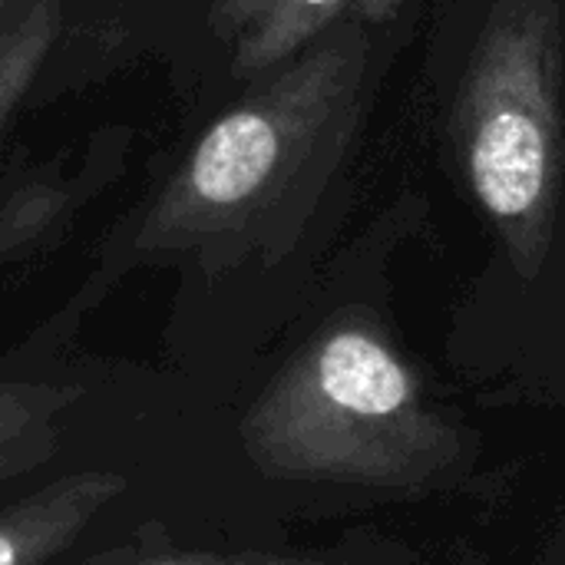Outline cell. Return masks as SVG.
Returning a JSON list of instances; mask_svg holds the SVG:
<instances>
[{"label":"cell","mask_w":565,"mask_h":565,"mask_svg":"<svg viewBox=\"0 0 565 565\" xmlns=\"http://www.w3.org/2000/svg\"><path fill=\"white\" fill-rule=\"evenodd\" d=\"M371 63L364 23H344L218 116L139 228V248H209L248 235L338 162Z\"/></svg>","instance_id":"cell-1"},{"label":"cell","mask_w":565,"mask_h":565,"mask_svg":"<svg viewBox=\"0 0 565 565\" xmlns=\"http://www.w3.org/2000/svg\"><path fill=\"white\" fill-rule=\"evenodd\" d=\"M563 13L556 0H497L460 79L454 139L513 268L546 265L563 179Z\"/></svg>","instance_id":"cell-2"},{"label":"cell","mask_w":565,"mask_h":565,"mask_svg":"<svg viewBox=\"0 0 565 565\" xmlns=\"http://www.w3.org/2000/svg\"><path fill=\"white\" fill-rule=\"evenodd\" d=\"M417 381L364 324L315 338L252 404L242 447L268 477L391 480L420 437Z\"/></svg>","instance_id":"cell-3"},{"label":"cell","mask_w":565,"mask_h":565,"mask_svg":"<svg viewBox=\"0 0 565 565\" xmlns=\"http://www.w3.org/2000/svg\"><path fill=\"white\" fill-rule=\"evenodd\" d=\"M126 480L106 470L60 477L0 510V565H46L122 497Z\"/></svg>","instance_id":"cell-4"},{"label":"cell","mask_w":565,"mask_h":565,"mask_svg":"<svg viewBox=\"0 0 565 565\" xmlns=\"http://www.w3.org/2000/svg\"><path fill=\"white\" fill-rule=\"evenodd\" d=\"M79 401V387L0 384V483L36 470L60 444V417Z\"/></svg>","instance_id":"cell-5"},{"label":"cell","mask_w":565,"mask_h":565,"mask_svg":"<svg viewBox=\"0 0 565 565\" xmlns=\"http://www.w3.org/2000/svg\"><path fill=\"white\" fill-rule=\"evenodd\" d=\"M348 0H271L235 40V73L255 76L298 56L324 33Z\"/></svg>","instance_id":"cell-6"},{"label":"cell","mask_w":565,"mask_h":565,"mask_svg":"<svg viewBox=\"0 0 565 565\" xmlns=\"http://www.w3.org/2000/svg\"><path fill=\"white\" fill-rule=\"evenodd\" d=\"M63 0H0V126L60 33Z\"/></svg>","instance_id":"cell-7"},{"label":"cell","mask_w":565,"mask_h":565,"mask_svg":"<svg viewBox=\"0 0 565 565\" xmlns=\"http://www.w3.org/2000/svg\"><path fill=\"white\" fill-rule=\"evenodd\" d=\"M271 0H215L212 3V26L222 36H238Z\"/></svg>","instance_id":"cell-8"},{"label":"cell","mask_w":565,"mask_h":565,"mask_svg":"<svg viewBox=\"0 0 565 565\" xmlns=\"http://www.w3.org/2000/svg\"><path fill=\"white\" fill-rule=\"evenodd\" d=\"M132 565H321L305 559H278V556H215V553H179V556H156Z\"/></svg>","instance_id":"cell-9"}]
</instances>
